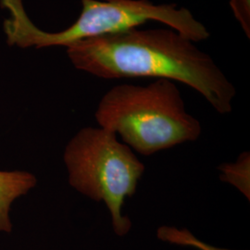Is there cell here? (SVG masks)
Instances as JSON below:
<instances>
[{"label":"cell","mask_w":250,"mask_h":250,"mask_svg":"<svg viewBox=\"0 0 250 250\" xmlns=\"http://www.w3.org/2000/svg\"><path fill=\"white\" fill-rule=\"evenodd\" d=\"M168 29L96 36L66 46L74 67L103 79L150 77L187 84L220 114L232 112L236 90L212 58Z\"/></svg>","instance_id":"6da1fadb"},{"label":"cell","mask_w":250,"mask_h":250,"mask_svg":"<svg viewBox=\"0 0 250 250\" xmlns=\"http://www.w3.org/2000/svg\"><path fill=\"white\" fill-rule=\"evenodd\" d=\"M80 16L72 25L57 33L45 32L30 20L22 0H0L9 12L4 32L10 45L37 48L72 45L96 36L123 33L148 21L161 22L194 42L206 40L209 33L192 12L171 4L157 5L148 0H81Z\"/></svg>","instance_id":"7a4b0ae2"},{"label":"cell","mask_w":250,"mask_h":250,"mask_svg":"<svg viewBox=\"0 0 250 250\" xmlns=\"http://www.w3.org/2000/svg\"><path fill=\"white\" fill-rule=\"evenodd\" d=\"M95 116L99 127L120 134L125 145L144 156L194 142L202 132L200 123L187 111L175 82L167 79L112 87Z\"/></svg>","instance_id":"3957f363"},{"label":"cell","mask_w":250,"mask_h":250,"mask_svg":"<svg viewBox=\"0 0 250 250\" xmlns=\"http://www.w3.org/2000/svg\"><path fill=\"white\" fill-rule=\"evenodd\" d=\"M63 160L69 183L82 195L103 201L119 236L130 232L132 222L123 214L126 197H133L145 165L117 134L101 127H85L67 145Z\"/></svg>","instance_id":"277c9868"},{"label":"cell","mask_w":250,"mask_h":250,"mask_svg":"<svg viewBox=\"0 0 250 250\" xmlns=\"http://www.w3.org/2000/svg\"><path fill=\"white\" fill-rule=\"evenodd\" d=\"M36 183V176L28 171H0V232H11V204L18 197L26 195Z\"/></svg>","instance_id":"5b68a950"},{"label":"cell","mask_w":250,"mask_h":250,"mask_svg":"<svg viewBox=\"0 0 250 250\" xmlns=\"http://www.w3.org/2000/svg\"><path fill=\"white\" fill-rule=\"evenodd\" d=\"M250 152H243L234 163H224L218 167L221 181L237 188L245 197L250 199Z\"/></svg>","instance_id":"8992f818"},{"label":"cell","mask_w":250,"mask_h":250,"mask_svg":"<svg viewBox=\"0 0 250 250\" xmlns=\"http://www.w3.org/2000/svg\"><path fill=\"white\" fill-rule=\"evenodd\" d=\"M231 7L235 17L240 21L243 29L250 37V0H231Z\"/></svg>","instance_id":"52a82bcc"}]
</instances>
